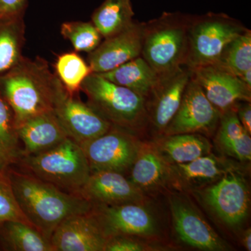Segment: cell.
Listing matches in <instances>:
<instances>
[{
    "instance_id": "obj_1",
    "label": "cell",
    "mask_w": 251,
    "mask_h": 251,
    "mask_svg": "<svg viewBox=\"0 0 251 251\" xmlns=\"http://www.w3.org/2000/svg\"><path fill=\"white\" fill-rule=\"evenodd\" d=\"M5 174L23 214L49 240L54 229L64 220L92 209L93 205L87 200L62 191L34 175L9 167L5 170Z\"/></svg>"
},
{
    "instance_id": "obj_2",
    "label": "cell",
    "mask_w": 251,
    "mask_h": 251,
    "mask_svg": "<svg viewBox=\"0 0 251 251\" xmlns=\"http://www.w3.org/2000/svg\"><path fill=\"white\" fill-rule=\"evenodd\" d=\"M63 85L44 59L23 57L0 75V93L14 112L16 126L36 115L53 111Z\"/></svg>"
},
{
    "instance_id": "obj_3",
    "label": "cell",
    "mask_w": 251,
    "mask_h": 251,
    "mask_svg": "<svg viewBox=\"0 0 251 251\" xmlns=\"http://www.w3.org/2000/svg\"><path fill=\"white\" fill-rule=\"evenodd\" d=\"M191 16L164 12L142 23L141 57L159 76L184 66Z\"/></svg>"
},
{
    "instance_id": "obj_4",
    "label": "cell",
    "mask_w": 251,
    "mask_h": 251,
    "mask_svg": "<svg viewBox=\"0 0 251 251\" xmlns=\"http://www.w3.org/2000/svg\"><path fill=\"white\" fill-rule=\"evenodd\" d=\"M80 90L91 108L112 126L138 135L148 129L146 100L133 91L95 73L86 77Z\"/></svg>"
},
{
    "instance_id": "obj_5",
    "label": "cell",
    "mask_w": 251,
    "mask_h": 251,
    "mask_svg": "<svg viewBox=\"0 0 251 251\" xmlns=\"http://www.w3.org/2000/svg\"><path fill=\"white\" fill-rule=\"evenodd\" d=\"M16 164L25 168V173L75 194L92 173L80 145L69 137L44 152L21 157Z\"/></svg>"
},
{
    "instance_id": "obj_6",
    "label": "cell",
    "mask_w": 251,
    "mask_h": 251,
    "mask_svg": "<svg viewBox=\"0 0 251 251\" xmlns=\"http://www.w3.org/2000/svg\"><path fill=\"white\" fill-rule=\"evenodd\" d=\"M247 29L242 23L225 14L191 16L184 66L193 69L212 65L227 44Z\"/></svg>"
},
{
    "instance_id": "obj_7",
    "label": "cell",
    "mask_w": 251,
    "mask_h": 251,
    "mask_svg": "<svg viewBox=\"0 0 251 251\" xmlns=\"http://www.w3.org/2000/svg\"><path fill=\"white\" fill-rule=\"evenodd\" d=\"M193 193L226 226L237 227L247 219L250 191L239 168L227 171L215 182Z\"/></svg>"
},
{
    "instance_id": "obj_8",
    "label": "cell",
    "mask_w": 251,
    "mask_h": 251,
    "mask_svg": "<svg viewBox=\"0 0 251 251\" xmlns=\"http://www.w3.org/2000/svg\"><path fill=\"white\" fill-rule=\"evenodd\" d=\"M93 214L105 237L135 236L158 241L161 226L148 201L118 205L92 206Z\"/></svg>"
},
{
    "instance_id": "obj_9",
    "label": "cell",
    "mask_w": 251,
    "mask_h": 251,
    "mask_svg": "<svg viewBox=\"0 0 251 251\" xmlns=\"http://www.w3.org/2000/svg\"><path fill=\"white\" fill-rule=\"evenodd\" d=\"M142 144L136 133L112 126L106 133L80 147L92 173L112 171L125 175L130 171Z\"/></svg>"
},
{
    "instance_id": "obj_10",
    "label": "cell",
    "mask_w": 251,
    "mask_h": 251,
    "mask_svg": "<svg viewBox=\"0 0 251 251\" xmlns=\"http://www.w3.org/2000/svg\"><path fill=\"white\" fill-rule=\"evenodd\" d=\"M221 112L206 98L201 86L191 77L181 103L162 135L199 133L213 136L219 126Z\"/></svg>"
},
{
    "instance_id": "obj_11",
    "label": "cell",
    "mask_w": 251,
    "mask_h": 251,
    "mask_svg": "<svg viewBox=\"0 0 251 251\" xmlns=\"http://www.w3.org/2000/svg\"><path fill=\"white\" fill-rule=\"evenodd\" d=\"M169 203L173 227L181 242L202 251L232 249L206 222L187 197L181 193H173L169 197Z\"/></svg>"
},
{
    "instance_id": "obj_12",
    "label": "cell",
    "mask_w": 251,
    "mask_h": 251,
    "mask_svg": "<svg viewBox=\"0 0 251 251\" xmlns=\"http://www.w3.org/2000/svg\"><path fill=\"white\" fill-rule=\"evenodd\" d=\"M54 112L67 136L80 145L106 133L112 125L87 103L70 94L63 86Z\"/></svg>"
},
{
    "instance_id": "obj_13",
    "label": "cell",
    "mask_w": 251,
    "mask_h": 251,
    "mask_svg": "<svg viewBox=\"0 0 251 251\" xmlns=\"http://www.w3.org/2000/svg\"><path fill=\"white\" fill-rule=\"evenodd\" d=\"M191 77V70L183 66L159 76V80L146 99L148 128L156 136L163 134L177 111L185 89Z\"/></svg>"
},
{
    "instance_id": "obj_14",
    "label": "cell",
    "mask_w": 251,
    "mask_h": 251,
    "mask_svg": "<svg viewBox=\"0 0 251 251\" xmlns=\"http://www.w3.org/2000/svg\"><path fill=\"white\" fill-rule=\"evenodd\" d=\"M142 31V23L134 21L126 29L105 38L89 54L87 60L92 72H110L141 56Z\"/></svg>"
},
{
    "instance_id": "obj_15",
    "label": "cell",
    "mask_w": 251,
    "mask_h": 251,
    "mask_svg": "<svg viewBox=\"0 0 251 251\" xmlns=\"http://www.w3.org/2000/svg\"><path fill=\"white\" fill-rule=\"evenodd\" d=\"M192 77L214 106L222 113L241 101L251 100V88L239 77L213 65L191 69Z\"/></svg>"
},
{
    "instance_id": "obj_16",
    "label": "cell",
    "mask_w": 251,
    "mask_h": 251,
    "mask_svg": "<svg viewBox=\"0 0 251 251\" xmlns=\"http://www.w3.org/2000/svg\"><path fill=\"white\" fill-rule=\"evenodd\" d=\"M77 195L92 205H118L148 201V196L135 187L125 175L112 171L91 173Z\"/></svg>"
},
{
    "instance_id": "obj_17",
    "label": "cell",
    "mask_w": 251,
    "mask_h": 251,
    "mask_svg": "<svg viewBox=\"0 0 251 251\" xmlns=\"http://www.w3.org/2000/svg\"><path fill=\"white\" fill-rule=\"evenodd\" d=\"M237 163L212 153L181 164L169 165V188L180 192H194L219 180Z\"/></svg>"
},
{
    "instance_id": "obj_18",
    "label": "cell",
    "mask_w": 251,
    "mask_h": 251,
    "mask_svg": "<svg viewBox=\"0 0 251 251\" xmlns=\"http://www.w3.org/2000/svg\"><path fill=\"white\" fill-rule=\"evenodd\" d=\"M91 211L70 216L57 226L50 239L53 251H104L107 238Z\"/></svg>"
},
{
    "instance_id": "obj_19",
    "label": "cell",
    "mask_w": 251,
    "mask_h": 251,
    "mask_svg": "<svg viewBox=\"0 0 251 251\" xmlns=\"http://www.w3.org/2000/svg\"><path fill=\"white\" fill-rule=\"evenodd\" d=\"M22 156H31L54 148L68 138L53 111L28 119L16 126Z\"/></svg>"
},
{
    "instance_id": "obj_20",
    "label": "cell",
    "mask_w": 251,
    "mask_h": 251,
    "mask_svg": "<svg viewBox=\"0 0 251 251\" xmlns=\"http://www.w3.org/2000/svg\"><path fill=\"white\" fill-rule=\"evenodd\" d=\"M129 173L128 179L148 197L169 187V165L151 142H143Z\"/></svg>"
},
{
    "instance_id": "obj_21",
    "label": "cell",
    "mask_w": 251,
    "mask_h": 251,
    "mask_svg": "<svg viewBox=\"0 0 251 251\" xmlns=\"http://www.w3.org/2000/svg\"><path fill=\"white\" fill-rule=\"evenodd\" d=\"M153 146L168 165L181 164L211 153L207 137L199 133L161 135L153 140Z\"/></svg>"
},
{
    "instance_id": "obj_22",
    "label": "cell",
    "mask_w": 251,
    "mask_h": 251,
    "mask_svg": "<svg viewBox=\"0 0 251 251\" xmlns=\"http://www.w3.org/2000/svg\"><path fill=\"white\" fill-rule=\"evenodd\" d=\"M214 135L216 148L224 156L234 158L240 163L251 161V134L239 122L235 106L221 113Z\"/></svg>"
},
{
    "instance_id": "obj_23",
    "label": "cell",
    "mask_w": 251,
    "mask_h": 251,
    "mask_svg": "<svg viewBox=\"0 0 251 251\" xmlns=\"http://www.w3.org/2000/svg\"><path fill=\"white\" fill-rule=\"evenodd\" d=\"M99 74L116 85L133 91L145 100L159 80V75L141 56L110 72Z\"/></svg>"
},
{
    "instance_id": "obj_24",
    "label": "cell",
    "mask_w": 251,
    "mask_h": 251,
    "mask_svg": "<svg viewBox=\"0 0 251 251\" xmlns=\"http://www.w3.org/2000/svg\"><path fill=\"white\" fill-rule=\"evenodd\" d=\"M23 15L0 14V75L22 59L25 31Z\"/></svg>"
},
{
    "instance_id": "obj_25",
    "label": "cell",
    "mask_w": 251,
    "mask_h": 251,
    "mask_svg": "<svg viewBox=\"0 0 251 251\" xmlns=\"http://www.w3.org/2000/svg\"><path fill=\"white\" fill-rule=\"evenodd\" d=\"M1 250L10 251H53L49 239L31 225L10 221L0 226Z\"/></svg>"
},
{
    "instance_id": "obj_26",
    "label": "cell",
    "mask_w": 251,
    "mask_h": 251,
    "mask_svg": "<svg viewBox=\"0 0 251 251\" xmlns=\"http://www.w3.org/2000/svg\"><path fill=\"white\" fill-rule=\"evenodd\" d=\"M133 16L131 0H104L92 14V23L105 39L129 27Z\"/></svg>"
},
{
    "instance_id": "obj_27",
    "label": "cell",
    "mask_w": 251,
    "mask_h": 251,
    "mask_svg": "<svg viewBox=\"0 0 251 251\" xmlns=\"http://www.w3.org/2000/svg\"><path fill=\"white\" fill-rule=\"evenodd\" d=\"M214 67L239 77L251 69V31L238 36L225 48L214 64Z\"/></svg>"
},
{
    "instance_id": "obj_28",
    "label": "cell",
    "mask_w": 251,
    "mask_h": 251,
    "mask_svg": "<svg viewBox=\"0 0 251 251\" xmlns=\"http://www.w3.org/2000/svg\"><path fill=\"white\" fill-rule=\"evenodd\" d=\"M22 156L16 133L14 112L0 93V158L6 168L16 164Z\"/></svg>"
},
{
    "instance_id": "obj_29",
    "label": "cell",
    "mask_w": 251,
    "mask_h": 251,
    "mask_svg": "<svg viewBox=\"0 0 251 251\" xmlns=\"http://www.w3.org/2000/svg\"><path fill=\"white\" fill-rule=\"evenodd\" d=\"M55 70L64 88L72 95L78 93L82 82L92 73L89 64L74 52L59 55L55 62Z\"/></svg>"
},
{
    "instance_id": "obj_30",
    "label": "cell",
    "mask_w": 251,
    "mask_h": 251,
    "mask_svg": "<svg viewBox=\"0 0 251 251\" xmlns=\"http://www.w3.org/2000/svg\"><path fill=\"white\" fill-rule=\"evenodd\" d=\"M61 34L70 41L77 52H92L101 43L102 36L92 22L73 21L62 23Z\"/></svg>"
},
{
    "instance_id": "obj_31",
    "label": "cell",
    "mask_w": 251,
    "mask_h": 251,
    "mask_svg": "<svg viewBox=\"0 0 251 251\" xmlns=\"http://www.w3.org/2000/svg\"><path fill=\"white\" fill-rule=\"evenodd\" d=\"M10 221L31 225L18 205L4 171L0 176V226Z\"/></svg>"
},
{
    "instance_id": "obj_32",
    "label": "cell",
    "mask_w": 251,
    "mask_h": 251,
    "mask_svg": "<svg viewBox=\"0 0 251 251\" xmlns=\"http://www.w3.org/2000/svg\"><path fill=\"white\" fill-rule=\"evenodd\" d=\"M156 242L135 236H114L107 239L104 251H149L164 249Z\"/></svg>"
},
{
    "instance_id": "obj_33",
    "label": "cell",
    "mask_w": 251,
    "mask_h": 251,
    "mask_svg": "<svg viewBox=\"0 0 251 251\" xmlns=\"http://www.w3.org/2000/svg\"><path fill=\"white\" fill-rule=\"evenodd\" d=\"M27 0H0V14H24Z\"/></svg>"
},
{
    "instance_id": "obj_34",
    "label": "cell",
    "mask_w": 251,
    "mask_h": 251,
    "mask_svg": "<svg viewBox=\"0 0 251 251\" xmlns=\"http://www.w3.org/2000/svg\"><path fill=\"white\" fill-rule=\"evenodd\" d=\"M236 113L244 129L251 135V105L249 101H241L235 105Z\"/></svg>"
},
{
    "instance_id": "obj_35",
    "label": "cell",
    "mask_w": 251,
    "mask_h": 251,
    "mask_svg": "<svg viewBox=\"0 0 251 251\" xmlns=\"http://www.w3.org/2000/svg\"><path fill=\"white\" fill-rule=\"evenodd\" d=\"M242 244L247 251H251V229L250 227L246 229L243 233Z\"/></svg>"
},
{
    "instance_id": "obj_36",
    "label": "cell",
    "mask_w": 251,
    "mask_h": 251,
    "mask_svg": "<svg viewBox=\"0 0 251 251\" xmlns=\"http://www.w3.org/2000/svg\"><path fill=\"white\" fill-rule=\"evenodd\" d=\"M247 86L251 88V69H248L239 77Z\"/></svg>"
},
{
    "instance_id": "obj_37",
    "label": "cell",
    "mask_w": 251,
    "mask_h": 251,
    "mask_svg": "<svg viewBox=\"0 0 251 251\" xmlns=\"http://www.w3.org/2000/svg\"><path fill=\"white\" fill-rule=\"evenodd\" d=\"M0 168H1V169L4 170V171L6 169V167H5L4 165V163H3L2 161H1V158H0Z\"/></svg>"
},
{
    "instance_id": "obj_38",
    "label": "cell",
    "mask_w": 251,
    "mask_h": 251,
    "mask_svg": "<svg viewBox=\"0 0 251 251\" xmlns=\"http://www.w3.org/2000/svg\"><path fill=\"white\" fill-rule=\"evenodd\" d=\"M4 171H4V170H2V169H1V168H0V176H1V175L4 174Z\"/></svg>"
},
{
    "instance_id": "obj_39",
    "label": "cell",
    "mask_w": 251,
    "mask_h": 251,
    "mask_svg": "<svg viewBox=\"0 0 251 251\" xmlns=\"http://www.w3.org/2000/svg\"><path fill=\"white\" fill-rule=\"evenodd\" d=\"M1 250V245H0V251Z\"/></svg>"
}]
</instances>
